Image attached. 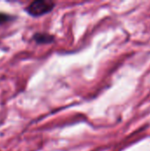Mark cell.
I'll return each instance as SVG.
<instances>
[{"instance_id":"obj_1","label":"cell","mask_w":150,"mask_h":151,"mask_svg":"<svg viewBox=\"0 0 150 151\" xmlns=\"http://www.w3.org/2000/svg\"><path fill=\"white\" fill-rule=\"evenodd\" d=\"M55 6V3L46 0H35L30 3L25 11L32 17H40L50 12Z\"/></svg>"},{"instance_id":"obj_2","label":"cell","mask_w":150,"mask_h":151,"mask_svg":"<svg viewBox=\"0 0 150 151\" xmlns=\"http://www.w3.org/2000/svg\"><path fill=\"white\" fill-rule=\"evenodd\" d=\"M34 41L38 44H48L54 42V35L48 33H35L33 36Z\"/></svg>"},{"instance_id":"obj_3","label":"cell","mask_w":150,"mask_h":151,"mask_svg":"<svg viewBox=\"0 0 150 151\" xmlns=\"http://www.w3.org/2000/svg\"><path fill=\"white\" fill-rule=\"evenodd\" d=\"M13 19H14V17L11 16V15H10V14L4 13V12H0V25H3L4 23L10 22Z\"/></svg>"}]
</instances>
